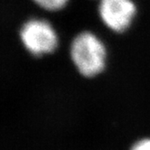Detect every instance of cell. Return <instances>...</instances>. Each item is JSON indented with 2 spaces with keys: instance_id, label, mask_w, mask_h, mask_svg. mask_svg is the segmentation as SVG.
Returning <instances> with one entry per match:
<instances>
[{
  "instance_id": "6da1fadb",
  "label": "cell",
  "mask_w": 150,
  "mask_h": 150,
  "mask_svg": "<svg viewBox=\"0 0 150 150\" xmlns=\"http://www.w3.org/2000/svg\"><path fill=\"white\" fill-rule=\"evenodd\" d=\"M71 57L78 71L84 77H94L105 67L106 49L102 42L90 32H82L71 45Z\"/></svg>"
},
{
  "instance_id": "277c9868",
  "label": "cell",
  "mask_w": 150,
  "mask_h": 150,
  "mask_svg": "<svg viewBox=\"0 0 150 150\" xmlns=\"http://www.w3.org/2000/svg\"><path fill=\"white\" fill-rule=\"evenodd\" d=\"M41 7L50 11H55L65 6L67 0H34Z\"/></svg>"
},
{
  "instance_id": "5b68a950",
  "label": "cell",
  "mask_w": 150,
  "mask_h": 150,
  "mask_svg": "<svg viewBox=\"0 0 150 150\" xmlns=\"http://www.w3.org/2000/svg\"><path fill=\"white\" fill-rule=\"evenodd\" d=\"M130 150H150V138H143L136 142Z\"/></svg>"
},
{
  "instance_id": "3957f363",
  "label": "cell",
  "mask_w": 150,
  "mask_h": 150,
  "mask_svg": "<svg viewBox=\"0 0 150 150\" xmlns=\"http://www.w3.org/2000/svg\"><path fill=\"white\" fill-rule=\"evenodd\" d=\"M99 11L107 26L122 33L130 25L136 7L131 0H100Z\"/></svg>"
},
{
  "instance_id": "7a4b0ae2",
  "label": "cell",
  "mask_w": 150,
  "mask_h": 150,
  "mask_svg": "<svg viewBox=\"0 0 150 150\" xmlns=\"http://www.w3.org/2000/svg\"><path fill=\"white\" fill-rule=\"evenodd\" d=\"M20 38L26 50L35 56L54 52L58 45L55 31L45 20H28L21 28Z\"/></svg>"
}]
</instances>
